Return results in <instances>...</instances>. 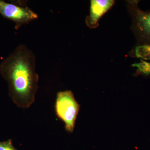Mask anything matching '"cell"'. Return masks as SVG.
<instances>
[{
    "label": "cell",
    "mask_w": 150,
    "mask_h": 150,
    "mask_svg": "<svg viewBox=\"0 0 150 150\" xmlns=\"http://www.w3.org/2000/svg\"><path fill=\"white\" fill-rule=\"evenodd\" d=\"M34 53L19 45L0 65V73L8 84L9 95L17 106L28 108L35 100L38 76Z\"/></svg>",
    "instance_id": "cell-1"
},
{
    "label": "cell",
    "mask_w": 150,
    "mask_h": 150,
    "mask_svg": "<svg viewBox=\"0 0 150 150\" xmlns=\"http://www.w3.org/2000/svg\"><path fill=\"white\" fill-rule=\"evenodd\" d=\"M55 108L57 116L65 123L66 130L73 132L80 109L73 93L70 91L58 93Z\"/></svg>",
    "instance_id": "cell-2"
},
{
    "label": "cell",
    "mask_w": 150,
    "mask_h": 150,
    "mask_svg": "<svg viewBox=\"0 0 150 150\" xmlns=\"http://www.w3.org/2000/svg\"><path fill=\"white\" fill-rule=\"evenodd\" d=\"M0 14L5 18L14 22L16 29L38 18L37 14L27 6L18 5L1 0Z\"/></svg>",
    "instance_id": "cell-3"
},
{
    "label": "cell",
    "mask_w": 150,
    "mask_h": 150,
    "mask_svg": "<svg viewBox=\"0 0 150 150\" xmlns=\"http://www.w3.org/2000/svg\"><path fill=\"white\" fill-rule=\"evenodd\" d=\"M138 1H131L129 8L133 18V29L139 41L150 45V11L138 6Z\"/></svg>",
    "instance_id": "cell-4"
},
{
    "label": "cell",
    "mask_w": 150,
    "mask_h": 150,
    "mask_svg": "<svg viewBox=\"0 0 150 150\" xmlns=\"http://www.w3.org/2000/svg\"><path fill=\"white\" fill-rule=\"evenodd\" d=\"M113 4L114 1L111 0H92L90 13L87 21L88 24L91 26L96 25L99 19Z\"/></svg>",
    "instance_id": "cell-5"
},
{
    "label": "cell",
    "mask_w": 150,
    "mask_h": 150,
    "mask_svg": "<svg viewBox=\"0 0 150 150\" xmlns=\"http://www.w3.org/2000/svg\"><path fill=\"white\" fill-rule=\"evenodd\" d=\"M134 53L137 58L150 60V45L144 44L137 46L135 48Z\"/></svg>",
    "instance_id": "cell-6"
},
{
    "label": "cell",
    "mask_w": 150,
    "mask_h": 150,
    "mask_svg": "<svg viewBox=\"0 0 150 150\" xmlns=\"http://www.w3.org/2000/svg\"><path fill=\"white\" fill-rule=\"evenodd\" d=\"M132 66L137 67L138 71L145 76L150 75V62H146L141 59L139 63L133 64Z\"/></svg>",
    "instance_id": "cell-7"
},
{
    "label": "cell",
    "mask_w": 150,
    "mask_h": 150,
    "mask_svg": "<svg viewBox=\"0 0 150 150\" xmlns=\"http://www.w3.org/2000/svg\"><path fill=\"white\" fill-rule=\"evenodd\" d=\"M0 150H16L14 147L11 140L0 142Z\"/></svg>",
    "instance_id": "cell-8"
}]
</instances>
